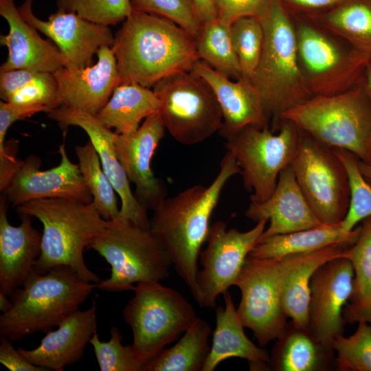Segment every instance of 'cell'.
<instances>
[{
  "label": "cell",
  "mask_w": 371,
  "mask_h": 371,
  "mask_svg": "<svg viewBox=\"0 0 371 371\" xmlns=\"http://www.w3.org/2000/svg\"><path fill=\"white\" fill-rule=\"evenodd\" d=\"M365 76H366L365 83H366L367 89L369 92V94L371 97V65H370V63L366 69Z\"/></svg>",
  "instance_id": "cell-52"
},
{
  "label": "cell",
  "mask_w": 371,
  "mask_h": 371,
  "mask_svg": "<svg viewBox=\"0 0 371 371\" xmlns=\"http://www.w3.org/2000/svg\"><path fill=\"white\" fill-rule=\"evenodd\" d=\"M191 71L203 78L216 96L223 115L219 131L223 137L247 126L268 127L270 117L249 79L240 77L232 81L201 60L194 64Z\"/></svg>",
  "instance_id": "cell-21"
},
{
  "label": "cell",
  "mask_w": 371,
  "mask_h": 371,
  "mask_svg": "<svg viewBox=\"0 0 371 371\" xmlns=\"http://www.w3.org/2000/svg\"><path fill=\"white\" fill-rule=\"evenodd\" d=\"M333 148L348 172L350 191V204L341 225L345 231L350 232L355 228L359 222L371 216V185L359 170V157L347 150Z\"/></svg>",
  "instance_id": "cell-35"
},
{
  "label": "cell",
  "mask_w": 371,
  "mask_h": 371,
  "mask_svg": "<svg viewBox=\"0 0 371 371\" xmlns=\"http://www.w3.org/2000/svg\"><path fill=\"white\" fill-rule=\"evenodd\" d=\"M97 57L94 65L80 68L63 67L53 73L58 85L60 106L96 115L105 106L122 81L112 47L100 48Z\"/></svg>",
  "instance_id": "cell-20"
},
{
  "label": "cell",
  "mask_w": 371,
  "mask_h": 371,
  "mask_svg": "<svg viewBox=\"0 0 371 371\" xmlns=\"http://www.w3.org/2000/svg\"><path fill=\"white\" fill-rule=\"evenodd\" d=\"M16 211L36 218L43 226L41 251L33 271L43 274L52 267L66 265L87 282L97 284L100 281L87 267L83 257L85 249L108 223L93 202L36 199L16 207Z\"/></svg>",
  "instance_id": "cell-5"
},
{
  "label": "cell",
  "mask_w": 371,
  "mask_h": 371,
  "mask_svg": "<svg viewBox=\"0 0 371 371\" xmlns=\"http://www.w3.org/2000/svg\"><path fill=\"white\" fill-rule=\"evenodd\" d=\"M111 337L101 341L97 332L89 344L93 346L98 364L101 371H142L143 364L136 358L130 345L122 344L123 337L120 330L113 326Z\"/></svg>",
  "instance_id": "cell-40"
},
{
  "label": "cell",
  "mask_w": 371,
  "mask_h": 371,
  "mask_svg": "<svg viewBox=\"0 0 371 371\" xmlns=\"http://www.w3.org/2000/svg\"><path fill=\"white\" fill-rule=\"evenodd\" d=\"M75 153L84 181L93 197V203L101 216L106 221L116 218L120 208L117 205L115 190L105 174L94 146L89 141L76 146Z\"/></svg>",
  "instance_id": "cell-32"
},
{
  "label": "cell",
  "mask_w": 371,
  "mask_h": 371,
  "mask_svg": "<svg viewBox=\"0 0 371 371\" xmlns=\"http://www.w3.org/2000/svg\"><path fill=\"white\" fill-rule=\"evenodd\" d=\"M225 305L216 308V328L212 345L201 371H213L223 361L232 357L246 359L251 370H265L270 355L245 335L231 293L223 294Z\"/></svg>",
  "instance_id": "cell-27"
},
{
  "label": "cell",
  "mask_w": 371,
  "mask_h": 371,
  "mask_svg": "<svg viewBox=\"0 0 371 371\" xmlns=\"http://www.w3.org/2000/svg\"><path fill=\"white\" fill-rule=\"evenodd\" d=\"M201 23L203 24L217 20V13L214 0H193Z\"/></svg>",
  "instance_id": "cell-48"
},
{
  "label": "cell",
  "mask_w": 371,
  "mask_h": 371,
  "mask_svg": "<svg viewBox=\"0 0 371 371\" xmlns=\"http://www.w3.org/2000/svg\"><path fill=\"white\" fill-rule=\"evenodd\" d=\"M361 230L357 226L345 231L340 223L309 228L261 238L249 256L258 258H280L289 254L317 250L333 244L353 245Z\"/></svg>",
  "instance_id": "cell-29"
},
{
  "label": "cell",
  "mask_w": 371,
  "mask_h": 371,
  "mask_svg": "<svg viewBox=\"0 0 371 371\" xmlns=\"http://www.w3.org/2000/svg\"><path fill=\"white\" fill-rule=\"evenodd\" d=\"M7 294L0 291V311L2 313L8 312L12 306V302L9 300Z\"/></svg>",
  "instance_id": "cell-51"
},
{
  "label": "cell",
  "mask_w": 371,
  "mask_h": 371,
  "mask_svg": "<svg viewBox=\"0 0 371 371\" xmlns=\"http://www.w3.org/2000/svg\"><path fill=\"white\" fill-rule=\"evenodd\" d=\"M96 284L66 265L41 274L32 271L10 295L12 308L0 316V335L12 342L37 332L47 333L78 310Z\"/></svg>",
  "instance_id": "cell-4"
},
{
  "label": "cell",
  "mask_w": 371,
  "mask_h": 371,
  "mask_svg": "<svg viewBox=\"0 0 371 371\" xmlns=\"http://www.w3.org/2000/svg\"><path fill=\"white\" fill-rule=\"evenodd\" d=\"M265 1L266 0H214L218 21L228 27L240 18L257 16Z\"/></svg>",
  "instance_id": "cell-43"
},
{
  "label": "cell",
  "mask_w": 371,
  "mask_h": 371,
  "mask_svg": "<svg viewBox=\"0 0 371 371\" xmlns=\"http://www.w3.org/2000/svg\"><path fill=\"white\" fill-rule=\"evenodd\" d=\"M370 65H371V60H370Z\"/></svg>",
  "instance_id": "cell-54"
},
{
  "label": "cell",
  "mask_w": 371,
  "mask_h": 371,
  "mask_svg": "<svg viewBox=\"0 0 371 371\" xmlns=\"http://www.w3.org/2000/svg\"><path fill=\"white\" fill-rule=\"evenodd\" d=\"M0 14L9 25L8 34L0 36L1 45L8 50L0 71L27 69L54 73L65 67L59 49L40 36L20 14L14 0H0Z\"/></svg>",
  "instance_id": "cell-26"
},
{
  "label": "cell",
  "mask_w": 371,
  "mask_h": 371,
  "mask_svg": "<svg viewBox=\"0 0 371 371\" xmlns=\"http://www.w3.org/2000/svg\"><path fill=\"white\" fill-rule=\"evenodd\" d=\"M281 120L331 148L347 150L369 162L371 97L365 82L336 94L313 95L284 112Z\"/></svg>",
  "instance_id": "cell-6"
},
{
  "label": "cell",
  "mask_w": 371,
  "mask_h": 371,
  "mask_svg": "<svg viewBox=\"0 0 371 371\" xmlns=\"http://www.w3.org/2000/svg\"><path fill=\"white\" fill-rule=\"evenodd\" d=\"M122 82L150 88L164 78L191 71L197 40L164 17L133 9L112 46Z\"/></svg>",
  "instance_id": "cell-2"
},
{
  "label": "cell",
  "mask_w": 371,
  "mask_h": 371,
  "mask_svg": "<svg viewBox=\"0 0 371 371\" xmlns=\"http://www.w3.org/2000/svg\"><path fill=\"white\" fill-rule=\"evenodd\" d=\"M133 9L158 15L175 23L196 40L202 27L193 0H131Z\"/></svg>",
  "instance_id": "cell-41"
},
{
  "label": "cell",
  "mask_w": 371,
  "mask_h": 371,
  "mask_svg": "<svg viewBox=\"0 0 371 371\" xmlns=\"http://www.w3.org/2000/svg\"><path fill=\"white\" fill-rule=\"evenodd\" d=\"M39 71L27 69L0 71V98L7 102L18 89L31 80Z\"/></svg>",
  "instance_id": "cell-46"
},
{
  "label": "cell",
  "mask_w": 371,
  "mask_h": 371,
  "mask_svg": "<svg viewBox=\"0 0 371 371\" xmlns=\"http://www.w3.org/2000/svg\"><path fill=\"white\" fill-rule=\"evenodd\" d=\"M257 16L263 29V45L249 80L273 117L274 132L280 129L284 112L313 95L300 65L296 32L282 3L266 0Z\"/></svg>",
  "instance_id": "cell-3"
},
{
  "label": "cell",
  "mask_w": 371,
  "mask_h": 371,
  "mask_svg": "<svg viewBox=\"0 0 371 371\" xmlns=\"http://www.w3.org/2000/svg\"><path fill=\"white\" fill-rule=\"evenodd\" d=\"M159 102L153 90L136 82L117 86L105 106L95 115L118 135H131L141 122L158 112Z\"/></svg>",
  "instance_id": "cell-28"
},
{
  "label": "cell",
  "mask_w": 371,
  "mask_h": 371,
  "mask_svg": "<svg viewBox=\"0 0 371 371\" xmlns=\"http://www.w3.org/2000/svg\"><path fill=\"white\" fill-rule=\"evenodd\" d=\"M56 5L58 10L106 26L124 21L133 11L131 0H56Z\"/></svg>",
  "instance_id": "cell-39"
},
{
  "label": "cell",
  "mask_w": 371,
  "mask_h": 371,
  "mask_svg": "<svg viewBox=\"0 0 371 371\" xmlns=\"http://www.w3.org/2000/svg\"><path fill=\"white\" fill-rule=\"evenodd\" d=\"M39 112H47L43 107L16 105L0 102V146L5 144V135L10 126L17 120H24Z\"/></svg>",
  "instance_id": "cell-44"
},
{
  "label": "cell",
  "mask_w": 371,
  "mask_h": 371,
  "mask_svg": "<svg viewBox=\"0 0 371 371\" xmlns=\"http://www.w3.org/2000/svg\"><path fill=\"white\" fill-rule=\"evenodd\" d=\"M33 0H25L18 10L22 17L56 44L65 67L90 65L100 48L112 47L115 41L109 26L89 21L75 12L57 10L44 21L32 11Z\"/></svg>",
  "instance_id": "cell-17"
},
{
  "label": "cell",
  "mask_w": 371,
  "mask_h": 371,
  "mask_svg": "<svg viewBox=\"0 0 371 371\" xmlns=\"http://www.w3.org/2000/svg\"><path fill=\"white\" fill-rule=\"evenodd\" d=\"M240 168L233 154L227 151L220 170L208 186L195 185L174 196L164 198L153 210L149 229L159 241L178 276L198 303V259L205 242L210 220L222 191Z\"/></svg>",
  "instance_id": "cell-1"
},
{
  "label": "cell",
  "mask_w": 371,
  "mask_h": 371,
  "mask_svg": "<svg viewBox=\"0 0 371 371\" xmlns=\"http://www.w3.org/2000/svg\"><path fill=\"white\" fill-rule=\"evenodd\" d=\"M234 285L241 293L238 316L260 346L280 338L288 324L281 301L280 258L248 256Z\"/></svg>",
  "instance_id": "cell-12"
},
{
  "label": "cell",
  "mask_w": 371,
  "mask_h": 371,
  "mask_svg": "<svg viewBox=\"0 0 371 371\" xmlns=\"http://www.w3.org/2000/svg\"><path fill=\"white\" fill-rule=\"evenodd\" d=\"M87 249L111 266L109 278L96 284L104 291L133 290L134 283L161 282L170 274L172 261L150 230L119 217L108 221Z\"/></svg>",
  "instance_id": "cell-7"
},
{
  "label": "cell",
  "mask_w": 371,
  "mask_h": 371,
  "mask_svg": "<svg viewBox=\"0 0 371 371\" xmlns=\"http://www.w3.org/2000/svg\"><path fill=\"white\" fill-rule=\"evenodd\" d=\"M297 183L319 221L340 223L350 204L347 170L333 148L302 131L291 163Z\"/></svg>",
  "instance_id": "cell-11"
},
{
  "label": "cell",
  "mask_w": 371,
  "mask_h": 371,
  "mask_svg": "<svg viewBox=\"0 0 371 371\" xmlns=\"http://www.w3.org/2000/svg\"><path fill=\"white\" fill-rule=\"evenodd\" d=\"M346 323L365 322L371 324V301L365 304L347 303L343 310Z\"/></svg>",
  "instance_id": "cell-47"
},
{
  "label": "cell",
  "mask_w": 371,
  "mask_h": 371,
  "mask_svg": "<svg viewBox=\"0 0 371 371\" xmlns=\"http://www.w3.org/2000/svg\"><path fill=\"white\" fill-rule=\"evenodd\" d=\"M60 164L49 170H40L41 159L30 155L21 160L10 183L3 192L16 207L26 202L43 199H66L86 203L93 197L87 187L78 164L69 159L65 144L59 146Z\"/></svg>",
  "instance_id": "cell-16"
},
{
  "label": "cell",
  "mask_w": 371,
  "mask_h": 371,
  "mask_svg": "<svg viewBox=\"0 0 371 371\" xmlns=\"http://www.w3.org/2000/svg\"><path fill=\"white\" fill-rule=\"evenodd\" d=\"M273 347L269 366L278 371H315L324 370L333 352L317 341L307 329L293 324L287 328Z\"/></svg>",
  "instance_id": "cell-30"
},
{
  "label": "cell",
  "mask_w": 371,
  "mask_h": 371,
  "mask_svg": "<svg viewBox=\"0 0 371 371\" xmlns=\"http://www.w3.org/2000/svg\"><path fill=\"white\" fill-rule=\"evenodd\" d=\"M359 235L346 251L353 267L355 278L352 302L365 304L371 301V216L361 221Z\"/></svg>",
  "instance_id": "cell-37"
},
{
  "label": "cell",
  "mask_w": 371,
  "mask_h": 371,
  "mask_svg": "<svg viewBox=\"0 0 371 371\" xmlns=\"http://www.w3.org/2000/svg\"><path fill=\"white\" fill-rule=\"evenodd\" d=\"M245 216L256 223L269 221L260 239L323 225L303 194L291 165L280 172L275 190L267 200L251 201Z\"/></svg>",
  "instance_id": "cell-22"
},
{
  "label": "cell",
  "mask_w": 371,
  "mask_h": 371,
  "mask_svg": "<svg viewBox=\"0 0 371 371\" xmlns=\"http://www.w3.org/2000/svg\"><path fill=\"white\" fill-rule=\"evenodd\" d=\"M10 203L0 199V291L10 296L21 287L33 271L41 251L42 234L32 223L30 215L19 214L21 223L12 225L8 219Z\"/></svg>",
  "instance_id": "cell-23"
},
{
  "label": "cell",
  "mask_w": 371,
  "mask_h": 371,
  "mask_svg": "<svg viewBox=\"0 0 371 371\" xmlns=\"http://www.w3.org/2000/svg\"><path fill=\"white\" fill-rule=\"evenodd\" d=\"M133 291L134 295L124 307L123 317L133 332L130 346L144 367L183 334L197 315L180 292L160 282H139Z\"/></svg>",
  "instance_id": "cell-8"
},
{
  "label": "cell",
  "mask_w": 371,
  "mask_h": 371,
  "mask_svg": "<svg viewBox=\"0 0 371 371\" xmlns=\"http://www.w3.org/2000/svg\"><path fill=\"white\" fill-rule=\"evenodd\" d=\"M351 245L338 243L317 250L289 254L280 258L282 306L286 317L300 328L307 329L311 280L316 270L333 259L346 258Z\"/></svg>",
  "instance_id": "cell-25"
},
{
  "label": "cell",
  "mask_w": 371,
  "mask_h": 371,
  "mask_svg": "<svg viewBox=\"0 0 371 371\" xmlns=\"http://www.w3.org/2000/svg\"><path fill=\"white\" fill-rule=\"evenodd\" d=\"M368 157H369V162L371 164V136L368 142Z\"/></svg>",
  "instance_id": "cell-53"
},
{
  "label": "cell",
  "mask_w": 371,
  "mask_h": 371,
  "mask_svg": "<svg viewBox=\"0 0 371 371\" xmlns=\"http://www.w3.org/2000/svg\"><path fill=\"white\" fill-rule=\"evenodd\" d=\"M63 129L69 126H79L89 136L98 153L102 167L121 200L117 217L130 221L144 229H149L148 210L136 199L130 181L115 152L116 133L104 126L95 115L80 109L59 106L47 113Z\"/></svg>",
  "instance_id": "cell-18"
},
{
  "label": "cell",
  "mask_w": 371,
  "mask_h": 371,
  "mask_svg": "<svg viewBox=\"0 0 371 371\" xmlns=\"http://www.w3.org/2000/svg\"><path fill=\"white\" fill-rule=\"evenodd\" d=\"M328 27L355 49L371 56V7L362 2L344 5L326 17Z\"/></svg>",
  "instance_id": "cell-34"
},
{
  "label": "cell",
  "mask_w": 371,
  "mask_h": 371,
  "mask_svg": "<svg viewBox=\"0 0 371 371\" xmlns=\"http://www.w3.org/2000/svg\"><path fill=\"white\" fill-rule=\"evenodd\" d=\"M299 60L313 95L343 92L357 83L371 56L354 49L344 53L318 30L300 25L296 32Z\"/></svg>",
  "instance_id": "cell-14"
},
{
  "label": "cell",
  "mask_w": 371,
  "mask_h": 371,
  "mask_svg": "<svg viewBox=\"0 0 371 371\" xmlns=\"http://www.w3.org/2000/svg\"><path fill=\"white\" fill-rule=\"evenodd\" d=\"M267 220L258 223L251 229L240 232L227 229L224 221L210 225L205 242L207 247L199 254L201 271L199 270L196 286L198 304L215 308L218 296L234 285L244 262L259 241Z\"/></svg>",
  "instance_id": "cell-13"
},
{
  "label": "cell",
  "mask_w": 371,
  "mask_h": 371,
  "mask_svg": "<svg viewBox=\"0 0 371 371\" xmlns=\"http://www.w3.org/2000/svg\"><path fill=\"white\" fill-rule=\"evenodd\" d=\"M229 31L242 77L249 79L258 65L262 49L261 23L256 16L242 17L231 24Z\"/></svg>",
  "instance_id": "cell-36"
},
{
  "label": "cell",
  "mask_w": 371,
  "mask_h": 371,
  "mask_svg": "<svg viewBox=\"0 0 371 371\" xmlns=\"http://www.w3.org/2000/svg\"><path fill=\"white\" fill-rule=\"evenodd\" d=\"M158 113L170 135L179 144L203 142L222 127L223 115L209 85L192 71L163 78L153 87Z\"/></svg>",
  "instance_id": "cell-10"
},
{
  "label": "cell",
  "mask_w": 371,
  "mask_h": 371,
  "mask_svg": "<svg viewBox=\"0 0 371 371\" xmlns=\"http://www.w3.org/2000/svg\"><path fill=\"white\" fill-rule=\"evenodd\" d=\"M289 3L308 8H317L331 5L340 0H286Z\"/></svg>",
  "instance_id": "cell-49"
},
{
  "label": "cell",
  "mask_w": 371,
  "mask_h": 371,
  "mask_svg": "<svg viewBox=\"0 0 371 371\" xmlns=\"http://www.w3.org/2000/svg\"><path fill=\"white\" fill-rule=\"evenodd\" d=\"M332 345L339 370L371 371V324L359 322L353 335H337Z\"/></svg>",
  "instance_id": "cell-38"
},
{
  "label": "cell",
  "mask_w": 371,
  "mask_h": 371,
  "mask_svg": "<svg viewBox=\"0 0 371 371\" xmlns=\"http://www.w3.org/2000/svg\"><path fill=\"white\" fill-rule=\"evenodd\" d=\"M302 131L283 120L276 134L268 127L247 126L225 137L224 145L236 159L251 201L262 203L273 194L280 172L291 164Z\"/></svg>",
  "instance_id": "cell-9"
},
{
  "label": "cell",
  "mask_w": 371,
  "mask_h": 371,
  "mask_svg": "<svg viewBox=\"0 0 371 371\" xmlns=\"http://www.w3.org/2000/svg\"><path fill=\"white\" fill-rule=\"evenodd\" d=\"M96 302L85 311L79 309L65 319L56 330L47 332L40 344L32 350L19 347L30 363L49 370L63 371L78 361L96 333Z\"/></svg>",
  "instance_id": "cell-24"
},
{
  "label": "cell",
  "mask_w": 371,
  "mask_h": 371,
  "mask_svg": "<svg viewBox=\"0 0 371 371\" xmlns=\"http://www.w3.org/2000/svg\"><path fill=\"white\" fill-rule=\"evenodd\" d=\"M358 166L363 177L371 185V164L359 159Z\"/></svg>",
  "instance_id": "cell-50"
},
{
  "label": "cell",
  "mask_w": 371,
  "mask_h": 371,
  "mask_svg": "<svg viewBox=\"0 0 371 371\" xmlns=\"http://www.w3.org/2000/svg\"><path fill=\"white\" fill-rule=\"evenodd\" d=\"M211 332L210 324L197 317L173 346L164 348L142 371H201L210 352Z\"/></svg>",
  "instance_id": "cell-31"
},
{
  "label": "cell",
  "mask_w": 371,
  "mask_h": 371,
  "mask_svg": "<svg viewBox=\"0 0 371 371\" xmlns=\"http://www.w3.org/2000/svg\"><path fill=\"white\" fill-rule=\"evenodd\" d=\"M354 278L350 261L341 257L319 267L311 280L307 330L330 352L333 339L344 331L343 310L352 294Z\"/></svg>",
  "instance_id": "cell-15"
},
{
  "label": "cell",
  "mask_w": 371,
  "mask_h": 371,
  "mask_svg": "<svg viewBox=\"0 0 371 371\" xmlns=\"http://www.w3.org/2000/svg\"><path fill=\"white\" fill-rule=\"evenodd\" d=\"M8 337L1 336L0 362L10 371H48L24 358Z\"/></svg>",
  "instance_id": "cell-45"
},
{
  "label": "cell",
  "mask_w": 371,
  "mask_h": 371,
  "mask_svg": "<svg viewBox=\"0 0 371 371\" xmlns=\"http://www.w3.org/2000/svg\"><path fill=\"white\" fill-rule=\"evenodd\" d=\"M166 128L158 112L144 120L131 135H118L114 139L117 158L130 182L135 186V196L147 210H153L166 197L163 182L156 177L151 161Z\"/></svg>",
  "instance_id": "cell-19"
},
{
  "label": "cell",
  "mask_w": 371,
  "mask_h": 371,
  "mask_svg": "<svg viewBox=\"0 0 371 371\" xmlns=\"http://www.w3.org/2000/svg\"><path fill=\"white\" fill-rule=\"evenodd\" d=\"M8 102L22 106L43 107L48 113L60 106L58 89L53 73L39 71L15 91Z\"/></svg>",
  "instance_id": "cell-42"
},
{
  "label": "cell",
  "mask_w": 371,
  "mask_h": 371,
  "mask_svg": "<svg viewBox=\"0 0 371 371\" xmlns=\"http://www.w3.org/2000/svg\"><path fill=\"white\" fill-rule=\"evenodd\" d=\"M197 52L200 60L220 74L236 80L242 77L229 27L222 24L218 19L203 25L197 39Z\"/></svg>",
  "instance_id": "cell-33"
}]
</instances>
